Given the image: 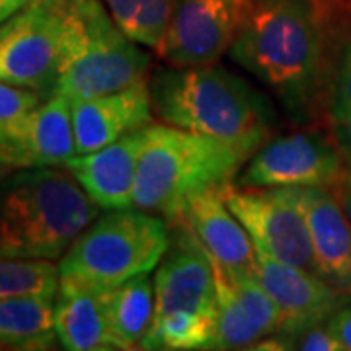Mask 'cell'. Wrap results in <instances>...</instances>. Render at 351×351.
<instances>
[{"label": "cell", "instance_id": "cell-7", "mask_svg": "<svg viewBox=\"0 0 351 351\" xmlns=\"http://www.w3.org/2000/svg\"><path fill=\"white\" fill-rule=\"evenodd\" d=\"M225 201L250 234L256 250L320 276L301 188H237L230 184Z\"/></svg>", "mask_w": 351, "mask_h": 351}, {"label": "cell", "instance_id": "cell-25", "mask_svg": "<svg viewBox=\"0 0 351 351\" xmlns=\"http://www.w3.org/2000/svg\"><path fill=\"white\" fill-rule=\"evenodd\" d=\"M43 101L45 98L29 88L14 86L0 80V127L22 121Z\"/></svg>", "mask_w": 351, "mask_h": 351}, {"label": "cell", "instance_id": "cell-17", "mask_svg": "<svg viewBox=\"0 0 351 351\" xmlns=\"http://www.w3.org/2000/svg\"><path fill=\"white\" fill-rule=\"evenodd\" d=\"M113 289L59 285L55 297V332L69 351L113 350L110 299Z\"/></svg>", "mask_w": 351, "mask_h": 351}, {"label": "cell", "instance_id": "cell-6", "mask_svg": "<svg viewBox=\"0 0 351 351\" xmlns=\"http://www.w3.org/2000/svg\"><path fill=\"white\" fill-rule=\"evenodd\" d=\"M170 244V228L158 215L137 207L110 209L86 226L61 256V283L113 289L149 274Z\"/></svg>", "mask_w": 351, "mask_h": 351}, {"label": "cell", "instance_id": "cell-31", "mask_svg": "<svg viewBox=\"0 0 351 351\" xmlns=\"http://www.w3.org/2000/svg\"><path fill=\"white\" fill-rule=\"evenodd\" d=\"M4 22H6V20H4V18H2V14H0V27H2V24H4Z\"/></svg>", "mask_w": 351, "mask_h": 351}, {"label": "cell", "instance_id": "cell-23", "mask_svg": "<svg viewBox=\"0 0 351 351\" xmlns=\"http://www.w3.org/2000/svg\"><path fill=\"white\" fill-rule=\"evenodd\" d=\"M113 20L138 45L158 49L172 20L176 0H101Z\"/></svg>", "mask_w": 351, "mask_h": 351}, {"label": "cell", "instance_id": "cell-8", "mask_svg": "<svg viewBox=\"0 0 351 351\" xmlns=\"http://www.w3.org/2000/svg\"><path fill=\"white\" fill-rule=\"evenodd\" d=\"M66 0H38L0 27V80L55 94Z\"/></svg>", "mask_w": 351, "mask_h": 351}, {"label": "cell", "instance_id": "cell-21", "mask_svg": "<svg viewBox=\"0 0 351 351\" xmlns=\"http://www.w3.org/2000/svg\"><path fill=\"white\" fill-rule=\"evenodd\" d=\"M217 314L197 311H172L152 316L141 350H213Z\"/></svg>", "mask_w": 351, "mask_h": 351}, {"label": "cell", "instance_id": "cell-30", "mask_svg": "<svg viewBox=\"0 0 351 351\" xmlns=\"http://www.w3.org/2000/svg\"><path fill=\"white\" fill-rule=\"evenodd\" d=\"M34 2H38V0H0V14H2L4 20H8V18H12L14 14L20 12L22 8L34 4Z\"/></svg>", "mask_w": 351, "mask_h": 351}, {"label": "cell", "instance_id": "cell-19", "mask_svg": "<svg viewBox=\"0 0 351 351\" xmlns=\"http://www.w3.org/2000/svg\"><path fill=\"white\" fill-rule=\"evenodd\" d=\"M59 341L55 332V299H0V348L49 350Z\"/></svg>", "mask_w": 351, "mask_h": 351}, {"label": "cell", "instance_id": "cell-22", "mask_svg": "<svg viewBox=\"0 0 351 351\" xmlns=\"http://www.w3.org/2000/svg\"><path fill=\"white\" fill-rule=\"evenodd\" d=\"M213 267L217 285V336L213 350L258 348V343L263 341L262 334L254 326L246 308L242 306L232 279L215 260Z\"/></svg>", "mask_w": 351, "mask_h": 351}, {"label": "cell", "instance_id": "cell-12", "mask_svg": "<svg viewBox=\"0 0 351 351\" xmlns=\"http://www.w3.org/2000/svg\"><path fill=\"white\" fill-rule=\"evenodd\" d=\"M256 258V276L283 316V326L276 334L291 336L316 324H324L339 306H343L346 293L322 276L279 262L258 250Z\"/></svg>", "mask_w": 351, "mask_h": 351}, {"label": "cell", "instance_id": "cell-18", "mask_svg": "<svg viewBox=\"0 0 351 351\" xmlns=\"http://www.w3.org/2000/svg\"><path fill=\"white\" fill-rule=\"evenodd\" d=\"M25 168L66 166L76 156L73 104L53 94L16 125Z\"/></svg>", "mask_w": 351, "mask_h": 351}, {"label": "cell", "instance_id": "cell-26", "mask_svg": "<svg viewBox=\"0 0 351 351\" xmlns=\"http://www.w3.org/2000/svg\"><path fill=\"white\" fill-rule=\"evenodd\" d=\"M334 78H336L334 80V100H332L330 115L351 112V38L341 47Z\"/></svg>", "mask_w": 351, "mask_h": 351}, {"label": "cell", "instance_id": "cell-13", "mask_svg": "<svg viewBox=\"0 0 351 351\" xmlns=\"http://www.w3.org/2000/svg\"><path fill=\"white\" fill-rule=\"evenodd\" d=\"M151 88L147 80L133 86L73 104L76 154L98 151L129 133L152 125Z\"/></svg>", "mask_w": 351, "mask_h": 351}, {"label": "cell", "instance_id": "cell-10", "mask_svg": "<svg viewBox=\"0 0 351 351\" xmlns=\"http://www.w3.org/2000/svg\"><path fill=\"white\" fill-rule=\"evenodd\" d=\"M256 0H176L158 53L172 66L215 64L230 51Z\"/></svg>", "mask_w": 351, "mask_h": 351}, {"label": "cell", "instance_id": "cell-5", "mask_svg": "<svg viewBox=\"0 0 351 351\" xmlns=\"http://www.w3.org/2000/svg\"><path fill=\"white\" fill-rule=\"evenodd\" d=\"M151 57L101 0H66L55 94L71 104L147 80Z\"/></svg>", "mask_w": 351, "mask_h": 351}, {"label": "cell", "instance_id": "cell-2", "mask_svg": "<svg viewBox=\"0 0 351 351\" xmlns=\"http://www.w3.org/2000/svg\"><path fill=\"white\" fill-rule=\"evenodd\" d=\"M152 112L166 125L258 151L276 129L271 104L228 69L170 66L152 75Z\"/></svg>", "mask_w": 351, "mask_h": 351}, {"label": "cell", "instance_id": "cell-24", "mask_svg": "<svg viewBox=\"0 0 351 351\" xmlns=\"http://www.w3.org/2000/svg\"><path fill=\"white\" fill-rule=\"evenodd\" d=\"M61 285L59 265L41 258L0 256V299L47 297L55 299Z\"/></svg>", "mask_w": 351, "mask_h": 351}, {"label": "cell", "instance_id": "cell-27", "mask_svg": "<svg viewBox=\"0 0 351 351\" xmlns=\"http://www.w3.org/2000/svg\"><path fill=\"white\" fill-rule=\"evenodd\" d=\"M334 141L338 143L348 166H351V112L332 113Z\"/></svg>", "mask_w": 351, "mask_h": 351}, {"label": "cell", "instance_id": "cell-4", "mask_svg": "<svg viewBox=\"0 0 351 351\" xmlns=\"http://www.w3.org/2000/svg\"><path fill=\"white\" fill-rule=\"evenodd\" d=\"M252 152L172 125H149L141 151L133 207L174 225L195 195L232 184Z\"/></svg>", "mask_w": 351, "mask_h": 351}, {"label": "cell", "instance_id": "cell-14", "mask_svg": "<svg viewBox=\"0 0 351 351\" xmlns=\"http://www.w3.org/2000/svg\"><path fill=\"white\" fill-rule=\"evenodd\" d=\"M145 141L147 127L117 138L98 151L76 154L66 162V170L101 209L110 211L133 207L138 158Z\"/></svg>", "mask_w": 351, "mask_h": 351}, {"label": "cell", "instance_id": "cell-20", "mask_svg": "<svg viewBox=\"0 0 351 351\" xmlns=\"http://www.w3.org/2000/svg\"><path fill=\"white\" fill-rule=\"evenodd\" d=\"M154 316V283L149 274L113 287L110 299V332L113 350L141 346Z\"/></svg>", "mask_w": 351, "mask_h": 351}, {"label": "cell", "instance_id": "cell-16", "mask_svg": "<svg viewBox=\"0 0 351 351\" xmlns=\"http://www.w3.org/2000/svg\"><path fill=\"white\" fill-rule=\"evenodd\" d=\"M320 276L351 295V223L328 188H301Z\"/></svg>", "mask_w": 351, "mask_h": 351}, {"label": "cell", "instance_id": "cell-15", "mask_svg": "<svg viewBox=\"0 0 351 351\" xmlns=\"http://www.w3.org/2000/svg\"><path fill=\"white\" fill-rule=\"evenodd\" d=\"M228 188V186H226ZM215 188L195 195L182 215V223L228 274H256V246L225 201V189Z\"/></svg>", "mask_w": 351, "mask_h": 351}, {"label": "cell", "instance_id": "cell-3", "mask_svg": "<svg viewBox=\"0 0 351 351\" xmlns=\"http://www.w3.org/2000/svg\"><path fill=\"white\" fill-rule=\"evenodd\" d=\"M98 209L61 166L22 168L0 186V256L57 260Z\"/></svg>", "mask_w": 351, "mask_h": 351}, {"label": "cell", "instance_id": "cell-11", "mask_svg": "<svg viewBox=\"0 0 351 351\" xmlns=\"http://www.w3.org/2000/svg\"><path fill=\"white\" fill-rule=\"evenodd\" d=\"M172 311L217 314L213 260L186 223H174L154 276V316Z\"/></svg>", "mask_w": 351, "mask_h": 351}, {"label": "cell", "instance_id": "cell-1", "mask_svg": "<svg viewBox=\"0 0 351 351\" xmlns=\"http://www.w3.org/2000/svg\"><path fill=\"white\" fill-rule=\"evenodd\" d=\"M228 55L301 117L326 69V16L320 0H256Z\"/></svg>", "mask_w": 351, "mask_h": 351}, {"label": "cell", "instance_id": "cell-9", "mask_svg": "<svg viewBox=\"0 0 351 351\" xmlns=\"http://www.w3.org/2000/svg\"><path fill=\"white\" fill-rule=\"evenodd\" d=\"M348 162L338 143L320 131L277 137L254 152L237 188H332Z\"/></svg>", "mask_w": 351, "mask_h": 351}, {"label": "cell", "instance_id": "cell-28", "mask_svg": "<svg viewBox=\"0 0 351 351\" xmlns=\"http://www.w3.org/2000/svg\"><path fill=\"white\" fill-rule=\"evenodd\" d=\"M328 328L338 338L341 348L351 351V306H346V304L339 306L338 311L330 316Z\"/></svg>", "mask_w": 351, "mask_h": 351}, {"label": "cell", "instance_id": "cell-32", "mask_svg": "<svg viewBox=\"0 0 351 351\" xmlns=\"http://www.w3.org/2000/svg\"><path fill=\"white\" fill-rule=\"evenodd\" d=\"M4 172H6V170H4V168H2V166H0V176L4 174Z\"/></svg>", "mask_w": 351, "mask_h": 351}, {"label": "cell", "instance_id": "cell-29", "mask_svg": "<svg viewBox=\"0 0 351 351\" xmlns=\"http://www.w3.org/2000/svg\"><path fill=\"white\" fill-rule=\"evenodd\" d=\"M330 189H332V193L336 195L341 211L346 213L348 221L351 223V166L346 168V172H343L341 178L336 182V186H332Z\"/></svg>", "mask_w": 351, "mask_h": 351}]
</instances>
